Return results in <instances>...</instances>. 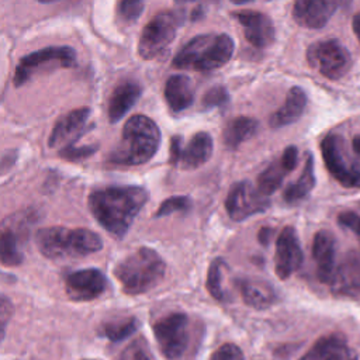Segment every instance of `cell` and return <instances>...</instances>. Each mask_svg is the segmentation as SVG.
Masks as SVG:
<instances>
[{
	"instance_id": "obj_17",
	"label": "cell",
	"mask_w": 360,
	"mask_h": 360,
	"mask_svg": "<svg viewBox=\"0 0 360 360\" xmlns=\"http://www.w3.org/2000/svg\"><path fill=\"white\" fill-rule=\"evenodd\" d=\"M339 7V0H295L294 21L308 30H319L328 24Z\"/></svg>"
},
{
	"instance_id": "obj_24",
	"label": "cell",
	"mask_w": 360,
	"mask_h": 360,
	"mask_svg": "<svg viewBox=\"0 0 360 360\" xmlns=\"http://www.w3.org/2000/svg\"><path fill=\"white\" fill-rule=\"evenodd\" d=\"M307 93L301 87H291L287 93L284 104L270 117V127L278 129L294 124L297 120L301 118L307 107Z\"/></svg>"
},
{
	"instance_id": "obj_32",
	"label": "cell",
	"mask_w": 360,
	"mask_h": 360,
	"mask_svg": "<svg viewBox=\"0 0 360 360\" xmlns=\"http://www.w3.org/2000/svg\"><path fill=\"white\" fill-rule=\"evenodd\" d=\"M228 103H229V93L221 84L210 87L201 98V105L204 110H211L218 107L221 108V107H225Z\"/></svg>"
},
{
	"instance_id": "obj_23",
	"label": "cell",
	"mask_w": 360,
	"mask_h": 360,
	"mask_svg": "<svg viewBox=\"0 0 360 360\" xmlns=\"http://www.w3.org/2000/svg\"><path fill=\"white\" fill-rule=\"evenodd\" d=\"M142 94V89L136 82H121L112 91L108 101V120L115 124L135 105Z\"/></svg>"
},
{
	"instance_id": "obj_27",
	"label": "cell",
	"mask_w": 360,
	"mask_h": 360,
	"mask_svg": "<svg viewBox=\"0 0 360 360\" xmlns=\"http://www.w3.org/2000/svg\"><path fill=\"white\" fill-rule=\"evenodd\" d=\"M259 129V121L252 117L239 115L232 118L222 131V141L228 149H236L250 139Z\"/></svg>"
},
{
	"instance_id": "obj_10",
	"label": "cell",
	"mask_w": 360,
	"mask_h": 360,
	"mask_svg": "<svg viewBox=\"0 0 360 360\" xmlns=\"http://www.w3.org/2000/svg\"><path fill=\"white\" fill-rule=\"evenodd\" d=\"M181 21L183 17L177 13H158L142 30L138 44L139 56L146 60L160 56L174 39L177 27L181 24Z\"/></svg>"
},
{
	"instance_id": "obj_15",
	"label": "cell",
	"mask_w": 360,
	"mask_h": 360,
	"mask_svg": "<svg viewBox=\"0 0 360 360\" xmlns=\"http://www.w3.org/2000/svg\"><path fill=\"white\" fill-rule=\"evenodd\" d=\"M108 285L107 277L98 269L76 270L66 276V294L75 301H90L100 297Z\"/></svg>"
},
{
	"instance_id": "obj_4",
	"label": "cell",
	"mask_w": 360,
	"mask_h": 360,
	"mask_svg": "<svg viewBox=\"0 0 360 360\" xmlns=\"http://www.w3.org/2000/svg\"><path fill=\"white\" fill-rule=\"evenodd\" d=\"M233 51L235 42L228 34H201L179 49L172 65L177 69L211 72L226 65Z\"/></svg>"
},
{
	"instance_id": "obj_7",
	"label": "cell",
	"mask_w": 360,
	"mask_h": 360,
	"mask_svg": "<svg viewBox=\"0 0 360 360\" xmlns=\"http://www.w3.org/2000/svg\"><path fill=\"white\" fill-rule=\"evenodd\" d=\"M321 153L326 170L340 186L360 188V162L350 156L340 135L328 134L321 141Z\"/></svg>"
},
{
	"instance_id": "obj_47",
	"label": "cell",
	"mask_w": 360,
	"mask_h": 360,
	"mask_svg": "<svg viewBox=\"0 0 360 360\" xmlns=\"http://www.w3.org/2000/svg\"><path fill=\"white\" fill-rule=\"evenodd\" d=\"M39 3H52V1H58V0H37Z\"/></svg>"
},
{
	"instance_id": "obj_30",
	"label": "cell",
	"mask_w": 360,
	"mask_h": 360,
	"mask_svg": "<svg viewBox=\"0 0 360 360\" xmlns=\"http://www.w3.org/2000/svg\"><path fill=\"white\" fill-rule=\"evenodd\" d=\"M226 267V263L224 259L217 257L211 262L208 271H207V290L211 294V297L217 301H226L228 295L224 288V269Z\"/></svg>"
},
{
	"instance_id": "obj_37",
	"label": "cell",
	"mask_w": 360,
	"mask_h": 360,
	"mask_svg": "<svg viewBox=\"0 0 360 360\" xmlns=\"http://www.w3.org/2000/svg\"><path fill=\"white\" fill-rule=\"evenodd\" d=\"M338 224L343 228L350 229L360 243V215L354 211H342L338 215Z\"/></svg>"
},
{
	"instance_id": "obj_9",
	"label": "cell",
	"mask_w": 360,
	"mask_h": 360,
	"mask_svg": "<svg viewBox=\"0 0 360 360\" xmlns=\"http://www.w3.org/2000/svg\"><path fill=\"white\" fill-rule=\"evenodd\" d=\"M35 221L32 211H20L7 217L0 224V263L8 267L24 260V245Z\"/></svg>"
},
{
	"instance_id": "obj_5",
	"label": "cell",
	"mask_w": 360,
	"mask_h": 360,
	"mask_svg": "<svg viewBox=\"0 0 360 360\" xmlns=\"http://www.w3.org/2000/svg\"><path fill=\"white\" fill-rule=\"evenodd\" d=\"M35 243L48 259L83 257L103 249L101 238L86 228H41L35 235Z\"/></svg>"
},
{
	"instance_id": "obj_29",
	"label": "cell",
	"mask_w": 360,
	"mask_h": 360,
	"mask_svg": "<svg viewBox=\"0 0 360 360\" xmlns=\"http://www.w3.org/2000/svg\"><path fill=\"white\" fill-rule=\"evenodd\" d=\"M288 174L280 159L277 162H273L269 165L257 177V190L264 195H271L276 190L280 188L283 184V180Z\"/></svg>"
},
{
	"instance_id": "obj_6",
	"label": "cell",
	"mask_w": 360,
	"mask_h": 360,
	"mask_svg": "<svg viewBox=\"0 0 360 360\" xmlns=\"http://www.w3.org/2000/svg\"><path fill=\"white\" fill-rule=\"evenodd\" d=\"M152 329L158 347L166 360H186L197 347L194 326L184 312H170L162 316Z\"/></svg>"
},
{
	"instance_id": "obj_1",
	"label": "cell",
	"mask_w": 360,
	"mask_h": 360,
	"mask_svg": "<svg viewBox=\"0 0 360 360\" xmlns=\"http://www.w3.org/2000/svg\"><path fill=\"white\" fill-rule=\"evenodd\" d=\"M148 200L149 191L142 186H110L90 193L89 208L108 233L121 239Z\"/></svg>"
},
{
	"instance_id": "obj_46",
	"label": "cell",
	"mask_w": 360,
	"mask_h": 360,
	"mask_svg": "<svg viewBox=\"0 0 360 360\" xmlns=\"http://www.w3.org/2000/svg\"><path fill=\"white\" fill-rule=\"evenodd\" d=\"M232 3H235V4H243V3H249V1H252V0H231Z\"/></svg>"
},
{
	"instance_id": "obj_42",
	"label": "cell",
	"mask_w": 360,
	"mask_h": 360,
	"mask_svg": "<svg viewBox=\"0 0 360 360\" xmlns=\"http://www.w3.org/2000/svg\"><path fill=\"white\" fill-rule=\"evenodd\" d=\"M273 233V229L271 228H263L260 229L259 232V240L262 243H269V239H270V235Z\"/></svg>"
},
{
	"instance_id": "obj_41",
	"label": "cell",
	"mask_w": 360,
	"mask_h": 360,
	"mask_svg": "<svg viewBox=\"0 0 360 360\" xmlns=\"http://www.w3.org/2000/svg\"><path fill=\"white\" fill-rule=\"evenodd\" d=\"M352 28L357 37V41L360 44V11L357 14H354L353 20H352Z\"/></svg>"
},
{
	"instance_id": "obj_34",
	"label": "cell",
	"mask_w": 360,
	"mask_h": 360,
	"mask_svg": "<svg viewBox=\"0 0 360 360\" xmlns=\"http://www.w3.org/2000/svg\"><path fill=\"white\" fill-rule=\"evenodd\" d=\"M118 360H153V357L145 339L138 338L121 352Z\"/></svg>"
},
{
	"instance_id": "obj_36",
	"label": "cell",
	"mask_w": 360,
	"mask_h": 360,
	"mask_svg": "<svg viewBox=\"0 0 360 360\" xmlns=\"http://www.w3.org/2000/svg\"><path fill=\"white\" fill-rule=\"evenodd\" d=\"M97 146L96 145H86V146H65L63 149H60L59 152V156L66 159V160H72V162H76V160H82L84 158H89L90 155H93L96 152Z\"/></svg>"
},
{
	"instance_id": "obj_13",
	"label": "cell",
	"mask_w": 360,
	"mask_h": 360,
	"mask_svg": "<svg viewBox=\"0 0 360 360\" xmlns=\"http://www.w3.org/2000/svg\"><path fill=\"white\" fill-rule=\"evenodd\" d=\"M304 253L300 238L292 226H285L276 240L274 271L280 280L290 278L302 264Z\"/></svg>"
},
{
	"instance_id": "obj_31",
	"label": "cell",
	"mask_w": 360,
	"mask_h": 360,
	"mask_svg": "<svg viewBox=\"0 0 360 360\" xmlns=\"http://www.w3.org/2000/svg\"><path fill=\"white\" fill-rule=\"evenodd\" d=\"M193 207V201L188 195H173L166 198L155 212V218L166 217L174 212H186Z\"/></svg>"
},
{
	"instance_id": "obj_11",
	"label": "cell",
	"mask_w": 360,
	"mask_h": 360,
	"mask_svg": "<svg viewBox=\"0 0 360 360\" xmlns=\"http://www.w3.org/2000/svg\"><path fill=\"white\" fill-rule=\"evenodd\" d=\"M307 60L329 80L343 77L353 65L349 49L338 39H325L309 45L307 49Z\"/></svg>"
},
{
	"instance_id": "obj_35",
	"label": "cell",
	"mask_w": 360,
	"mask_h": 360,
	"mask_svg": "<svg viewBox=\"0 0 360 360\" xmlns=\"http://www.w3.org/2000/svg\"><path fill=\"white\" fill-rule=\"evenodd\" d=\"M210 360H245L242 349L235 343H224L211 354Z\"/></svg>"
},
{
	"instance_id": "obj_14",
	"label": "cell",
	"mask_w": 360,
	"mask_h": 360,
	"mask_svg": "<svg viewBox=\"0 0 360 360\" xmlns=\"http://www.w3.org/2000/svg\"><path fill=\"white\" fill-rule=\"evenodd\" d=\"M329 285L335 295L360 301V253H345L335 267Z\"/></svg>"
},
{
	"instance_id": "obj_43",
	"label": "cell",
	"mask_w": 360,
	"mask_h": 360,
	"mask_svg": "<svg viewBox=\"0 0 360 360\" xmlns=\"http://www.w3.org/2000/svg\"><path fill=\"white\" fill-rule=\"evenodd\" d=\"M202 15H204V8H202V6H197V7L191 11V20H193V21L200 20Z\"/></svg>"
},
{
	"instance_id": "obj_25",
	"label": "cell",
	"mask_w": 360,
	"mask_h": 360,
	"mask_svg": "<svg viewBox=\"0 0 360 360\" xmlns=\"http://www.w3.org/2000/svg\"><path fill=\"white\" fill-rule=\"evenodd\" d=\"M165 100L173 112H180L194 103V86L186 75H173L165 84Z\"/></svg>"
},
{
	"instance_id": "obj_39",
	"label": "cell",
	"mask_w": 360,
	"mask_h": 360,
	"mask_svg": "<svg viewBox=\"0 0 360 360\" xmlns=\"http://www.w3.org/2000/svg\"><path fill=\"white\" fill-rule=\"evenodd\" d=\"M280 162L283 163L285 170L288 173H291L297 167V163H298V149H297V146H294V145L287 146L284 149L281 158H280Z\"/></svg>"
},
{
	"instance_id": "obj_16",
	"label": "cell",
	"mask_w": 360,
	"mask_h": 360,
	"mask_svg": "<svg viewBox=\"0 0 360 360\" xmlns=\"http://www.w3.org/2000/svg\"><path fill=\"white\" fill-rule=\"evenodd\" d=\"M232 17L238 20L240 27L243 28L246 41L255 48L263 49L270 46L274 42L276 30L269 15L260 11L242 10V11H235Z\"/></svg>"
},
{
	"instance_id": "obj_18",
	"label": "cell",
	"mask_w": 360,
	"mask_h": 360,
	"mask_svg": "<svg viewBox=\"0 0 360 360\" xmlns=\"http://www.w3.org/2000/svg\"><path fill=\"white\" fill-rule=\"evenodd\" d=\"M300 360H359V356L342 333H328L319 338Z\"/></svg>"
},
{
	"instance_id": "obj_3",
	"label": "cell",
	"mask_w": 360,
	"mask_h": 360,
	"mask_svg": "<svg viewBox=\"0 0 360 360\" xmlns=\"http://www.w3.org/2000/svg\"><path fill=\"white\" fill-rule=\"evenodd\" d=\"M166 274V263L150 248L142 246L121 259L114 267V276L128 295L145 294L158 287Z\"/></svg>"
},
{
	"instance_id": "obj_26",
	"label": "cell",
	"mask_w": 360,
	"mask_h": 360,
	"mask_svg": "<svg viewBox=\"0 0 360 360\" xmlns=\"http://www.w3.org/2000/svg\"><path fill=\"white\" fill-rule=\"evenodd\" d=\"M314 186H315L314 156L312 153H307L305 163L300 177L284 188L283 200L290 205H295L308 197V194L314 190Z\"/></svg>"
},
{
	"instance_id": "obj_44",
	"label": "cell",
	"mask_w": 360,
	"mask_h": 360,
	"mask_svg": "<svg viewBox=\"0 0 360 360\" xmlns=\"http://www.w3.org/2000/svg\"><path fill=\"white\" fill-rule=\"evenodd\" d=\"M352 148H353V152L360 158V135H356L352 141Z\"/></svg>"
},
{
	"instance_id": "obj_22",
	"label": "cell",
	"mask_w": 360,
	"mask_h": 360,
	"mask_svg": "<svg viewBox=\"0 0 360 360\" xmlns=\"http://www.w3.org/2000/svg\"><path fill=\"white\" fill-rule=\"evenodd\" d=\"M243 302L255 309H267L277 301L274 287L262 278H242L238 281Z\"/></svg>"
},
{
	"instance_id": "obj_2",
	"label": "cell",
	"mask_w": 360,
	"mask_h": 360,
	"mask_svg": "<svg viewBox=\"0 0 360 360\" xmlns=\"http://www.w3.org/2000/svg\"><path fill=\"white\" fill-rule=\"evenodd\" d=\"M158 124L142 114L132 115L122 128L121 141L110 153L108 162L118 166H139L149 162L160 146Z\"/></svg>"
},
{
	"instance_id": "obj_33",
	"label": "cell",
	"mask_w": 360,
	"mask_h": 360,
	"mask_svg": "<svg viewBox=\"0 0 360 360\" xmlns=\"http://www.w3.org/2000/svg\"><path fill=\"white\" fill-rule=\"evenodd\" d=\"M143 7L145 0H120L117 7L118 18L127 24L134 22L141 17Z\"/></svg>"
},
{
	"instance_id": "obj_48",
	"label": "cell",
	"mask_w": 360,
	"mask_h": 360,
	"mask_svg": "<svg viewBox=\"0 0 360 360\" xmlns=\"http://www.w3.org/2000/svg\"><path fill=\"white\" fill-rule=\"evenodd\" d=\"M84 360H90V359H84Z\"/></svg>"
},
{
	"instance_id": "obj_20",
	"label": "cell",
	"mask_w": 360,
	"mask_h": 360,
	"mask_svg": "<svg viewBox=\"0 0 360 360\" xmlns=\"http://www.w3.org/2000/svg\"><path fill=\"white\" fill-rule=\"evenodd\" d=\"M90 115L89 107H82L69 111L68 114L62 115L53 125V129L49 135L48 145L51 148L63 145L66 142L75 141L77 136H80L87 120Z\"/></svg>"
},
{
	"instance_id": "obj_38",
	"label": "cell",
	"mask_w": 360,
	"mask_h": 360,
	"mask_svg": "<svg viewBox=\"0 0 360 360\" xmlns=\"http://www.w3.org/2000/svg\"><path fill=\"white\" fill-rule=\"evenodd\" d=\"M11 315H13V304L4 294L0 292V342L6 335V329Z\"/></svg>"
},
{
	"instance_id": "obj_21",
	"label": "cell",
	"mask_w": 360,
	"mask_h": 360,
	"mask_svg": "<svg viewBox=\"0 0 360 360\" xmlns=\"http://www.w3.org/2000/svg\"><path fill=\"white\" fill-rule=\"evenodd\" d=\"M212 150V136L205 131H200L194 134L186 145H183L179 165L184 170H194L210 160Z\"/></svg>"
},
{
	"instance_id": "obj_28",
	"label": "cell",
	"mask_w": 360,
	"mask_h": 360,
	"mask_svg": "<svg viewBox=\"0 0 360 360\" xmlns=\"http://www.w3.org/2000/svg\"><path fill=\"white\" fill-rule=\"evenodd\" d=\"M138 328H139L138 319L135 316H128V318L104 322L100 326V335L108 339L110 342L117 343L129 338Z\"/></svg>"
},
{
	"instance_id": "obj_19",
	"label": "cell",
	"mask_w": 360,
	"mask_h": 360,
	"mask_svg": "<svg viewBox=\"0 0 360 360\" xmlns=\"http://www.w3.org/2000/svg\"><path fill=\"white\" fill-rule=\"evenodd\" d=\"M312 259L315 262L318 280L329 284L336 267V239L332 232L321 229L312 240Z\"/></svg>"
},
{
	"instance_id": "obj_12",
	"label": "cell",
	"mask_w": 360,
	"mask_h": 360,
	"mask_svg": "<svg viewBox=\"0 0 360 360\" xmlns=\"http://www.w3.org/2000/svg\"><path fill=\"white\" fill-rule=\"evenodd\" d=\"M270 205L269 197L262 194L248 180L232 184L225 200V210L232 221L240 222L264 212Z\"/></svg>"
},
{
	"instance_id": "obj_45",
	"label": "cell",
	"mask_w": 360,
	"mask_h": 360,
	"mask_svg": "<svg viewBox=\"0 0 360 360\" xmlns=\"http://www.w3.org/2000/svg\"><path fill=\"white\" fill-rule=\"evenodd\" d=\"M176 1V4H179V6H183V4H187V3H194V1H197V0H174Z\"/></svg>"
},
{
	"instance_id": "obj_40",
	"label": "cell",
	"mask_w": 360,
	"mask_h": 360,
	"mask_svg": "<svg viewBox=\"0 0 360 360\" xmlns=\"http://www.w3.org/2000/svg\"><path fill=\"white\" fill-rule=\"evenodd\" d=\"M183 149V138L181 135H174L170 139V149H169V162L172 166H177Z\"/></svg>"
},
{
	"instance_id": "obj_8",
	"label": "cell",
	"mask_w": 360,
	"mask_h": 360,
	"mask_svg": "<svg viewBox=\"0 0 360 360\" xmlns=\"http://www.w3.org/2000/svg\"><path fill=\"white\" fill-rule=\"evenodd\" d=\"M76 65V51L72 46H46L21 58L14 73V86L20 87L34 75L53 70L58 68L68 69Z\"/></svg>"
}]
</instances>
